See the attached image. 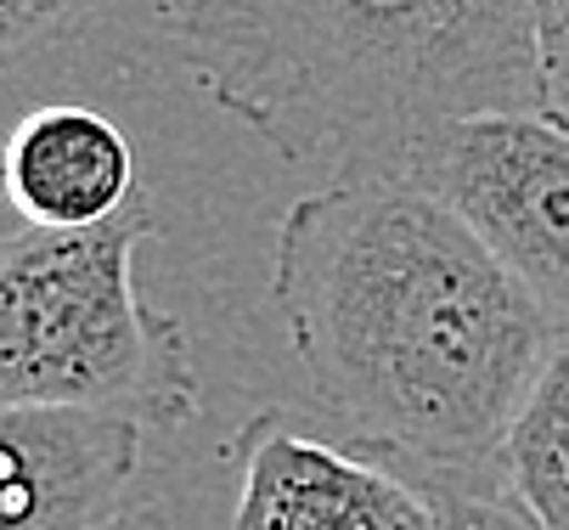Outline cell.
Listing matches in <instances>:
<instances>
[{
	"label": "cell",
	"mask_w": 569,
	"mask_h": 530,
	"mask_svg": "<svg viewBox=\"0 0 569 530\" xmlns=\"http://www.w3.org/2000/svg\"><path fill=\"white\" fill-rule=\"evenodd\" d=\"M271 243L288 344L356 451L406 474L508 463L569 328L435 192L406 176L321 181Z\"/></svg>",
	"instance_id": "6da1fadb"
},
{
	"label": "cell",
	"mask_w": 569,
	"mask_h": 530,
	"mask_svg": "<svg viewBox=\"0 0 569 530\" xmlns=\"http://www.w3.org/2000/svg\"><path fill=\"white\" fill-rule=\"evenodd\" d=\"M192 86L293 170L400 176L473 113H547L530 0H164Z\"/></svg>",
	"instance_id": "7a4b0ae2"
},
{
	"label": "cell",
	"mask_w": 569,
	"mask_h": 530,
	"mask_svg": "<svg viewBox=\"0 0 569 530\" xmlns=\"http://www.w3.org/2000/svg\"><path fill=\"white\" fill-rule=\"evenodd\" d=\"M152 232L158 214L136 198L102 226L0 238V407L113 412L141 429L198 418L192 339L136 288Z\"/></svg>",
	"instance_id": "3957f363"
},
{
	"label": "cell",
	"mask_w": 569,
	"mask_h": 530,
	"mask_svg": "<svg viewBox=\"0 0 569 530\" xmlns=\"http://www.w3.org/2000/svg\"><path fill=\"white\" fill-rule=\"evenodd\" d=\"M569 328V124L473 113L429 130L400 164Z\"/></svg>",
	"instance_id": "277c9868"
},
{
	"label": "cell",
	"mask_w": 569,
	"mask_h": 530,
	"mask_svg": "<svg viewBox=\"0 0 569 530\" xmlns=\"http://www.w3.org/2000/svg\"><path fill=\"white\" fill-rule=\"evenodd\" d=\"M231 458V530H435V508L412 474L310 434L293 412H254Z\"/></svg>",
	"instance_id": "5b68a950"
},
{
	"label": "cell",
	"mask_w": 569,
	"mask_h": 530,
	"mask_svg": "<svg viewBox=\"0 0 569 530\" xmlns=\"http://www.w3.org/2000/svg\"><path fill=\"white\" fill-rule=\"evenodd\" d=\"M141 469V423L68 407H0V530H102Z\"/></svg>",
	"instance_id": "8992f818"
},
{
	"label": "cell",
	"mask_w": 569,
	"mask_h": 530,
	"mask_svg": "<svg viewBox=\"0 0 569 530\" xmlns=\"http://www.w3.org/2000/svg\"><path fill=\"white\" fill-rule=\"evenodd\" d=\"M141 187V159L124 124L86 102H40L0 141V203L34 232H79L124 214Z\"/></svg>",
	"instance_id": "52a82bcc"
},
{
	"label": "cell",
	"mask_w": 569,
	"mask_h": 530,
	"mask_svg": "<svg viewBox=\"0 0 569 530\" xmlns=\"http://www.w3.org/2000/svg\"><path fill=\"white\" fill-rule=\"evenodd\" d=\"M412 486L435 508V530H547L530 497L519 491L513 469H468V474H429L412 469Z\"/></svg>",
	"instance_id": "ba28073f"
},
{
	"label": "cell",
	"mask_w": 569,
	"mask_h": 530,
	"mask_svg": "<svg viewBox=\"0 0 569 530\" xmlns=\"http://www.w3.org/2000/svg\"><path fill=\"white\" fill-rule=\"evenodd\" d=\"M119 7L124 0H0V73H18L91 40ZM141 7L152 12V0H141Z\"/></svg>",
	"instance_id": "9c48e42d"
},
{
	"label": "cell",
	"mask_w": 569,
	"mask_h": 530,
	"mask_svg": "<svg viewBox=\"0 0 569 530\" xmlns=\"http://www.w3.org/2000/svg\"><path fill=\"white\" fill-rule=\"evenodd\" d=\"M508 469L513 474H547L569 486V333L558 339L541 384L508 440Z\"/></svg>",
	"instance_id": "30bf717a"
},
{
	"label": "cell",
	"mask_w": 569,
	"mask_h": 530,
	"mask_svg": "<svg viewBox=\"0 0 569 530\" xmlns=\"http://www.w3.org/2000/svg\"><path fill=\"white\" fill-rule=\"evenodd\" d=\"M530 29H536L541 102L552 119H569V0H530Z\"/></svg>",
	"instance_id": "8fae6325"
},
{
	"label": "cell",
	"mask_w": 569,
	"mask_h": 530,
	"mask_svg": "<svg viewBox=\"0 0 569 530\" xmlns=\"http://www.w3.org/2000/svg\"><path fill=\"white\" fill-rule=\"evenodd\" d=\"M513 480H519V491L530 497V508L541 513L547 530H569V486H558L547 474H513Z\"/></svg>",
	"instance_id": "7c38bea8"
},
{
	"label": "cell",
	"mask_w": 569,
	"mask_h": 530,
	"mask_svg": "<svg viewBox=\"0 0 569 530\" xmlns=\"http://www.w3.org/2000/svg\"><path fill=\"white\" fill-rule=\"evenodd\" d=\"M102 530H164V524H158V513H147V508H124V513H113Z\"/></svg>",
	"instance_id": "4fadbf2b"
},
{
	"label": "cell",
	"mask_w": 569,
	"mask_h": 530,
	"mask_svg": "<svg viewBox=\"0 0 569 530\" xmlns=\"http://www.w3.org/2000/svg\"><path fill=\"white\" fill-rule=\"evenodd\" d=\"M158 7H164V0H152V18H158Z\"/></svg>",
	"instance_id": "5bb4252c"
},
{
	"label": "cell",
	"mask_w": 569,
	"mask_h": 530,
	"mask_svg": "<svg viewBox=\"0 0 569 530\" xmlns=\"http://www.w3.org/2000/svg\"><path fill=\"white\" fill-rule=\"evenodd\" d=\"M563 124H569V119H563Z\"/></svg>",
	"instance_id": "9a60e30c"
}]
</instances>
